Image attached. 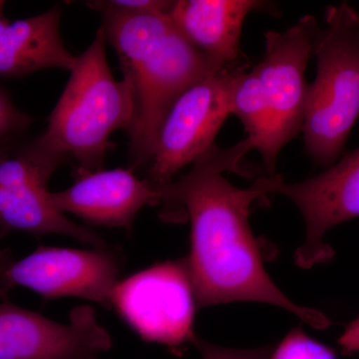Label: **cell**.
Masks as SVG:
<instances>
[{"instance_id":"6da1fadb","label":"cell","mask_w":359,"mask_h":359,"mask_svg":"<svg viewBox=\"0 0 359 359\" xmlns=\"http://www.w3.org/2000/svg\"><path fill=\"white\" fill-rule=\"evenodd\" d=\"M254 150L249 138L230 148L214 144L190 171L169 183L156 185L158 204L167 219L184 212L190 219L191 250L187 257L198 306L254 302L283 309L316 328L328 320L316 309L299 306L283 294L266 273L262 252L250 226L257 201L268 195L261 178L249 188L233 186L224 177L244 170L245 156Z\"/></svg>"},{"instance_id":"7a4b0ae2","label":"cell","mask_w":359,"mask_h":359,"mask_svg":"<svg viewBox=\"0 0 359 359\" xmlns=\"http://www.w3.org/2000/svg\"><path fill=\"white\" fill-rule=\"evenodd\" d=\"M86 6L102 16L106 40L131 88L129 169L149 167L161 126L175 102L192 85L222 68L194 48L169 15L125 13L100 1Z\"/></svg>"},{"instance_id":"3957f363","label":"cell","mask_w":359,"mask_h":359,"mask_svg":"<svg viewBox=\"0 0 359 359\" xmlns=\"http://www.w3.org/2000/svg\"><path fill=\"white\" fill-rule=\"evenodd\" d=\"M105 33L97 30L76 65L43 133L29 142L35 150L62 165L74 160L76 174L103 170L116 130L129 129L133 117L131 88L117 81L106 57Z\"/></svg>"},{"instance_id":"277c9868","label":"cell","mask_w":359,"mask_h":359,"mask_svg":"<svg viewBox=\"0 0 359 359\" xmlns=\"http://www.w3.org/2000/svg\"><path fill=\"white\" fill-rule=\"evenodd\" d=\"M316 75L309 84L302 133L318 166H332L359 117V13L347 2L328 6L320 25L304 16Z\"/></svg>"},{"instance_id":"5b68a950","label":"cell","mask_w":359,"mask_h":359,"mask_svg":"<svg viewBox=\"0 0 359 359\" xmlns=\"http://www.w3.org/2000/svg\"><path fill=\"white\" fill-rule=\"evenodd\" d=\"M245 58L199 80L187 89L169 111L158 134L149 181L155 185L173 181L175 175L214 145L231 115V96L238 78L249 69Z\"/></svg>"},{"instance_id":"8992f818","label":"cell","mask_w":359,"mask_h":359,"mask_svg":"<svg viewBox=\"0 0 359 359\" xmlns=\"http://www.w3.org/2000/svg\"><path fill=\"white\" fill-rule=\"evenodd\" d=\"M197 306L187 257L120 280L111 299L112 309L142 339L173 348L195 341Z\"/></svg>"},{"instance_id":"52a82bcc","label":"cell","mask_w":359,"mask_h":359,"mask_svg":"<svg viewBox=\"0 0 359 359\" xmlns=\"http://www.w3.org/2000/svg\"><path fill=\"white\" fill-rule=\"evenodd\" d=\"M122 259L118 250L40 247L13 261L0 254V297L25 287L47 299L76 297L112 309L111 299L120 282Z\"/></svg>"},{"instance_id":"ba28073f","label":"cell","mask_w":359,"mask_h":359,"mask_svg":"<svg viewBox=\"0 0 359 359\" xmlns=\"http://www.w3.org/2000/svg\"><path fill=\"white\" fill-rule=\"evenodd\" d=\"M311 56V37L304 18L285 32L264 35V55L254 67L269 109V131L259 150L269 176H275L283 148L302 133L309 88L306 71Z\"/></svg>"},{"instance_id":"9c48e42d","label":"cell","mask_w":359,"mask_h":359,"mask_svg":"<svg viewBox=\"0 0 359 359\" xmlns=\"http://www.w3.org/2000/svg\"><path fill=\"white\" fill-rule=\"evenodd\" d=\"M268 194L292 201L306 224V240L294 254L302 269L327 263L334 252L323 238L337 224L359 217V148L344 155L323 173L297 183L280 176L262 178Z\"/></svg>"},{"instance_id":"30bf717a","label":"cell","mask_w":359,"mask_h":359,"mask_svg":"<svg viewBox=\"0 0 359 359\" xmlns=\"http://www.w3.org/2000/svg\"><path fill=\"white\" fill-rule=\"evenodd\" d=\"M57 168L23 147L0 152V233L66 236L94 248L106 247L100 235L71 221L50 201L49 180Z\"/></svg>"},{"instance_id":"8fae6325","label":"cell","mask_w":359,"mask_h":359,"mask_svg":"<svg viewBox=\"0 0 359 359\" xmlns=\"http://www.w3.org/2000/svg\"><path fill=\"white\" fill-rule=\"evenodd\" d=\"M112 337L92 306H79L60 323L34 311L0 304V359H100Z\"/></svg>"},{"instance_id":"7c38bea8","label":"cell","mask_w":359,"mask_h":359,"mask_svg":"<svg viewBox=\"0 0 359 359\" xmlns=\"http://www.w3.org/2000/svg\"><path fill=\"white\" fill-rule=\"evenodd\" d=\"M157 187L139 179L130 169L100 170L77 174L66 190L50 194L54 207L84 222L131 231L146 205L158 204Z\"/></svg>"},{"instance_id":"4fadbf2b","label":"cell","mask_w":359,"mask_h":359,"mask_svg":"<svg viewBox=\"0 0 359 359\" xmlns=\"http://www.w3.org/2000/svg\"><path fill=\"white\" fill-rule=\"evenodd\" d=\"M269 6L256 0H178L169 18L194 48L223 68L244 60L241 37L245 18Z\"/></svg>"},{"instance_id":"5bb4252c","label":"cell","mask_w":359,"mask_h":359,"mask_svg":"<svg viewBox=\"0 0 359 359\" xmlns=\"http://www.w3.org/2000/svg\"><path fill=\"white\" fill-rule=\"evenodd\" d=\"M61 9L53 6L33 18L9 21L0 15V77H22L39 70L71 71L77 56L61 39Z\"/></svg>"},{"instance_id":"9a60e30c","label":"cell","mask_w":359,"mask_h":359,"mask_svg":"<svg viewBox=\"0 0 359 359\" xmlns=\"http://www.w3.org/2000/svg\"><path fill=\"white\" fill-rule=\"evenodd\" d=\"M231 115L236 116L259 152L269 131V115L263 86L255 67L240 75L231 96Z\"/></svg>"},{"instance_id":"2e32d148","label":"cell","mask_w":359,"mask_h":359,"mask_svg":"<svg viewBox=\"0 0 359 359\" xmlns=\"http://www.w3.org/2000/svg\"><path fill=\"white\" fill-rule=\"evenodd\" d=\"M269 359H337L334 351L304 334L301 328L290 330Z\"/></svg>"},{"instance_id":"e0dca14e","label":"cell","mask_w":359,"mask_h":359,"mask_svg":"<svg viewBox=\"0 0 359 359\" xmlns=\"http://www.w3.org/2000/svg\"><path fill=\"white\" fill-rule=\"evenodd\" d=\"M32 122L30 116L14 106L8 92L0 87V152L6 150L9 142L25 132Z\"/></svg>"},{"instance_id":"ac0fdd59","label":"cell","mask_w":359,"mask_h":359,"mask_svg":"<svg viewBox=\"0 0 359 359\" xmlns=\"http://www.w3.org/2000/svg\"><path fill=\"white\" fill-rule=\"evenodd\" d=\"M194 346L199 349L202 359H269L271 351L269 347L252 349H233L216 346L196 337Z\"/></svg>"},{"instance_id":"d6986e66","label":"cell","mask_w":359,"mask_h":359,"mask_svg":"<svg viewBox=\"0 0 359 359\" xmlns=\"http://www.w3.org/2000/svg\"><path fill=\"white\" fill-rule=\"evenodd\" d=\"M104 6L131 13H154L169 15L175 1L166 0H108L100 1Z\"/></svg>"},{"instance_id":"ffe728a7","label":"cell","mask_w":359,"mask_h":359,"mask_svg":"<svg viewBox=\"0 0 359 359\" xmlns=\"http://www.w3.org/2000/svg\"><path fill=\"white\" fill-rule=\"evenodd\" d=\"M339 344L346 353H359V318L347 325L344 334L340 335Z\"/></svg>"},{"instance_id":"44dd1931","label":"cell","mask_w":359,"mask_h":359,"mask_svg":"<svg viewBox=\"0 0 359 359\" xmlns=\"http://www.w3.org/2000/svg\"><path fill=\"white\" fill-rule=\"evenodd\" d=\"M4 2L0 1V15H2V9H4Z\"/></svg>"}]
</instances>
